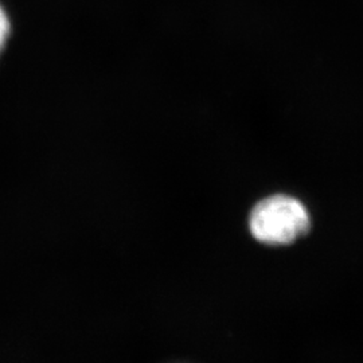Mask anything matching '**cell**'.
Returning <instances> with one entry per match:
<instances>
[{"instance_id": "6da1fadb", "label": "cell", "mask_w": 363, "mask_h": 363, "mask_svg": "<svg viewBox=\"0 0 363 363\" xmlns=\"http://www.w3.org/2000/svg\"><path fill=\"white\" fill-rule=\"evenodd\" d=\"M311 216L296 196L273 194L259 199L249 213L252 237L268 247H286L303 238L311 229Z\"/></svg>"}, {"instance_id": "7a4b0ae2", "label": "cell", "mask_w": 363, "mask_h": 363, "mask_svg": "<svg viewBox=\"0 0 363 363\" xmlns=\"http://www.w3.org/2000/svg\"><path fill=\"white\" fill-rule=\"evenodd\" d=\"M9 33H10L9 19H7L6 13L0 7V49L4 46L6 40L9 38Z\"/></svg>"}]
</instances>
